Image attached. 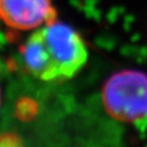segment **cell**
I'll list each match as a JSON object with an SVG mask.
<instances>
[{
    "instance_id": "3",
    "label": "cell",
    "mask_w": 147,
    "mask_h": 147,
    "mask_svg": "<svg viewBox=\"0 0 147 147\" xmlns=\"http://www.w3.org/2000/svg\"><path fill=\"white\" fill-rule=\"evenodd\" d=\"M58 19L53 0H0V20L16 31H35Z\"/></svg>"
},
{
    "instance_id": "4",
    "label": "cell",
    "mask_w": 147,
    "mask_h": 147,
    "mask_svg": "<svg viewBox=\"0 0 147 147\" xmlns=\"http://www.w3.org/2000/svg\"><path fill=\"white\" fill-rule=\"evenodd\" d=\"M0 101H1V98H0Z\"/></svg>"
},
{
    "instance_id": "1",
    "label": "cell",
    "mask_w": 147,
    "mask_h": 147,
    "mask_svg": "<svg viewBox=\"0 0 147 147\" xmlns=\"http://www.w3.org/2000/svg\"><path fill=\"white\" fill-rule=\"evenodd\" d=\"M21 56L32 75L51 82L79 73L87 62L88 50L79 32L57 19L33 31L21 46Z\"/></svg>"
},
{
    "instance_id": "2",
    "label": "cell",
    "mask_w": 147,
    "mask_h": 147,
    "mask_svg": "<svg viewBox=\"0 0 147 147\" xmlns=\"http://www.w3.org/2000/svg\"><path fill=\"white\" fill-rule=\"evenodd\" d=\"M102 102L113 119L133 123L147 118V74L126 69L113 73L102 86Z\"/></svg>"
}]
</instances>
